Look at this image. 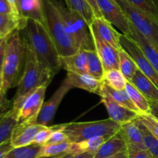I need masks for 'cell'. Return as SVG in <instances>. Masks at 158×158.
Returning <instances> with one entry per match:
<instances>
[{
    "label": "cell",
    "mask_w": 158,
    "mask_h": 158,
    "mask_svg": "<svg viewBox=\"0 0 158 158\" xmlns=\"http://www.w3.org/2000/svg\"><path fill=\"white\" fill-rule=\"evenodd\" d=\"M70 155V154H67V155H65V156H63V157H59V158H67L68 157H69V156Z\"/></svg>",
    "instance_id": "50"
},
{
    "label": "cell",
    "mask_w": 158,
    "mask_h": 158,
    "mask_svg": "<svg viewBox=\"0 0 158 158\" xmlns=\"http://www.w3.org/2000/svg\"><path fill=\"white\" fill-rule=\"evenodd\" d=\"M61 69L67 73L77 74H88L87 54L86 51L80 49L77 53L66 56H60Z\"/></svg>",
    "instance_id": "17"
},
{
    "label": "cell",
    "mask_w": 158,
    "mask_h": 158,
    "mask_svg": "<svg viewBox=\"0 0 158 158\" xmlns=\"http://www.w3.org/2000/svg\"><path fill=\"white\" fill-rule=\"evenodd\" d=\"M7 37H6V38H1L0 37V70H2V69L5 51H6V43H7Z\"/></svg>",
    "instance_id": "42"
},
{
    "label": "cell",
    "mask_w": 158,
    "mask_h": 158,
    "mask_svg": "<svg viewBox=\"0 0 158 158\" xmlns=\"http://www.w3.org/2000/svg\"><path fill=\"white\" fill-rule=\"evenodd\" d=\"M125 1L147 14L158 25V0H125Z\"/></svg>",
    "instance_id": "29"
},
{
    "label": "cell",
    "mask_w": 158,
    "mask_h": 158,
    "mask_svg": "<svg viewBox=\"0 0 158 158\" xmlns=\"http://www.w3.org/2000/svg\"><path fill=\"white\" fill-rule=\"evenodd\" d=\"M44 127L35 123H19L11 137L12 147L16 148L32 144L36 134Z\"/></svg>",
    "instance_id": "14"
},
{
    "label": "cell",
    "mask_w": 158,
    "mask_h": 158,
    "mask_svg": "<svg viewBox=\"0 0 158 158\" xmlns=\"http://www.w3.org/2000/svg\"><path fill=\"white\" fill-rule=\"evenodd\" d=\"M72 143L69 141L58 144L43 145L37 158H59L69 154Z\"/></svg>",
    "instance_id": "27"
},
{
    "label": "cell",
    "mask_w": 158,
    "mask_h": 158,
    "mask_svg": "<svg viewBox=\"0 0 158 158\" xmlns=\"http://www.w3.org/2000/svg\"><path fill=\"white\" fill-rule=\"evenodd\" d=\"M103 87L105 90L106 91L108 94L115 100L116 102L119 103V104L122 105V106H125L127 109L131 110L136 112L137 114H138L139 115H141L140 113V111L137 110V108L136 107L135 105L134 104V103L132 102V100L130 98L129 95H128L127 92L126 91V89H121V90H117V89H114L113 88H111L110 86H108L106 83L103 81Z\"/></svg>",
    "instance_id": "28"
},
{
    "label": "cell",
    "mask_w": 158,
    "mask_h": 158,
    "mask_svg": "<svg viewBox=\"0 0 158 158\" xmlns=\"http://www.w3.org/2000/svg\"><path fill=\"white\" fill-rule=\"evenodd\" d=\"M54 76L47 66L40 63L33 51L27 48L26 64L12 100V107L19 110L28 96L41 86H49Z\"/></svg>",
    "instance_id": "2"
},
{
    "label": "cell",
    "mask_w": 158,
    "mask_h": 158,
    "mask_svg": "<svg viewBox=\"0 0 158 158\" xmlns=\"http://www.w3.org/2000/svg\"><path fill=\"white\" fill-rule=\"evenodd\" d=\"M60 11L68 33L70 35L79 49L96 50L90 27L86 20L77 12L65 7L59 0H52Z\"/></svg>",
    "instance_id": "6"
},
{
    "label": "cell",
    "mask_w": 158,
    "mask_h": 158,
    "mask_svg": "<svg viewBox=\"0 0 158 158\" xmlns=\"http://www.w3.org/2000/svg\"><path fill=\"white\" fill-rule=\"evenodd\" d=\"M13 147H12V143H11V140H8L6 143H4L3 144H2L0 146V158H3L11 150L13 149Z\"/></svg>",
    "instance_id": "43"
},
{
    "label": "cell",
    "mask_w": 158,
    "mask_h": 158,
    "mask_svg": "<svg viewBox=\"0 0 158 158\" xmlns=\"http://www.w3.org/2000/svg\"><path fill=\"white\" fill-rule=\"evenodd\" d=\"M18 2L23 28L28 19L39 22L45 26L43 0H18Z\"/></svg>",
    "instance_id": "15"
},
{
    "label": "cell",
    "mask_w": 158,
    "mask_h": 158,
    "mask_svg": "<svg viewBox=\"0 0 158 158\" xmlns=\"http://www.w3.org/2000/svg\"><path fill=\"white\" fill-rule=\"evenodd\" d=\"M71 89H73V87L68 83L66 78H65L50 99L43 103L40 114L35 122V124L49 127V123H52L53 120L62 100Z\"/></svg>",
    "instance_id": "11"
},
{
    "label": "cell",
    "mask_w": 158,
    "mask_h": 158,
    "mask_svg": "<svg viewBox=\"0 0 158 158\" xmlns=\"http://www.w3.org/2000/svg\"><path fill=\"white\" fill-rule=\"evenodd\" d=\"M151 114L158 120V102H150Z\"/></svg>",
    "instance_id": "45"
},
{
    "label": "cell",
    "mask_w": 158,
    "mask_h": 158,
    "mask_svg": "<svg viewBox=\"0 0 158 158\" xmlns=\"http://www.w3.org/2000/svg\"><path fill=\"white\" fill-rule=\"evenodd\" d=\"M3 89V77H2V72L0 70V90Z\"/></svg>",
    "instance_id": "49"
},
{
    "label": "cell",
    "mask_w": 158,
    "mask_h": 158,
    "mask_svg": "<svg viewBox=\"0 0 158 158\" xmlns=\"http://www.w3.org/2000/svg\"><path fill=\"white\" fill-rule=\"evenodd\" d=\"M87 2H89V4L90 5L91 8H92L93 11L94 12V15H95V17H103L102 16V14L100 12V8H99L98 4H97V0H87Z\"/></svg>",
    "instance_id": "44"
},
{
    "label": "cell",
    "mask_w": 158,
    "mask_h": 158,
    "mask_svg": "<svg viewBox=\"0 0 158 158\" xmlns=\"http://www.w3.org/2000/svg\"><path fill=\"white\" fill-rule=\"evenodd\" d=\"M127 142L120 133L117 132L110 137L102 146L94 153V158H106L115 155L127 148Z\"/></svg>",
    "instance_id": "21"
},
{
    "label": "cell",
    "mask_w": 158,
    "mask_h": 158,
    "mask_svg": "<svg viewBox=\"0 0 158 158\" xmlns=\"http://www.w3.org/2000/svg\"><path fill=\"white\" fill-rule=\"evenodd\" d=\"M100 97H101L102 103L106 106L110 119L114 120V122L123 124L127 122L133 121L140 116L136 112H134L125 106L119 104L106 93L103 86Z\"/></svg>",
    "instance_id": "13"
},
{
    "label": "cell",
    "mask_w": 158,
    "mask_h": 158,
    "mask_svg": "<svg viewBox=\"0 0 158 158\" xmlns=\"http://www.w3.org/2000/svg\"><path fill=\"white\" fill-rule=\"evenodd\" d=\"M125 89L127 92L128 95L134 104L140 111L141 115L151 114L150 102L132 83L127 81L126 86H125Z\"/></svg>",
    "instance_id": "25"
},
{
    "label": "cell",
    "mask_w": 158,
    "mask_h": 158,
    "mask_svg": "<svg viewBox=\"0 0 158 158\" xmlns=\"http://www.w3.org/2000/svg\"><path fill=\"white\" fill-rule=\"evenodd\" d=\"M119 132L126 140L127 145L135 147L139 149L146 150L143 143L142 133L134 120L121 124Z\"/></svg>",
    "instance_id": "22"
},
{
    "label": "cell",
    "mask_w": 158,
    "mask_h": 158,
    "mask_svg": "<svg viewBox=\"0 0 158 158\" xmlns=\"http://www.w3.org/2000/svg\"><path fill=\"white\" fill-rule=\"evenodd\" d=\"M21 29V22L14 15L0 14V37L9 36L15 29Z\"/></svg>",
    "instance_id": "33"
},
{
    "label": "cell",
    "mask_w": 158,
    "mask_h": 158,
    "mask_svg": "<svg viewBox=\"0 0 158 158\" xmlns=\"http://www.w3.org/2000/svg\"><path fill=\"white\" fill-rule=\"evenodd\" d=\"M131 38L137 43L144 55L149 60L153 68L158 74V48L151 41L145 38L134 26L131 23Z\"/></svg>",
    "instance_id": "19"
},
{
    "label": "cell",
    "mask_w": 158,
    "mask_h": 158,
    "mask_svg": "<svg viewBox=\"0 0 158 158\" xmlns=\"http://www.w3.org/2000/svg\"><path fill=\"white\" fill-rule=\"evenodd\" d=\"M130 23L149 41L158 48V25L147 14L125 0H115Z\"/></svg>",
    "instance_id": "7"
},
{
    "label": "cell",
    "mask_w": 158,
    "mask_h": 158,
    "mask_svg": "<svg viewBox=\"0 0 158 158\" xmlns=\"http://www.w3.org/2000/svg\"><path fill=\"white\" fill-rule=\"evenodd\" d=\"M94 153H83L77 155H69L67 158H94Z\"/></svg>",
    "instance_id": "46"
},
{
    "label": "cell",
    "mask_w": 158,
    "mask_h": 158,
    "mask_svg": "<svg viewBox=\"0 0 158 158\" xmlns=\"http://www.w3.org/2000/svg\"><path fill=\"white\" fill-rule=\"evenodd\" d=\"M6 94L3 89L0 90V120L12 108V101L6 99Z\"/></svg>",
    "instance_id": "40"
},
{
    "label": "cell",
    "mask_w": 158,
    "mask_h": 158,
    "mask_svg": "<svg viewBox=\"0 0 158 158\" xmlns=\"http://www.w3.org/2000/svg\"><path fill=\"white\" fill-rule=\"evenodd\" d=\"M0 14H2V15H14V16L17 17V18L20 20V19L19 18L18 15H16L15 12L14 11L13 8L12 7V6H11V4L9 3V2L8 1V0H0ZM20 22H21V20H20Z\"/></svg>",
    "instance_id": "41"
},
{
    "label": "cell",
    "mask_w": 158,
    "mask_h": 158,
    "mask_svg": "<svg viewBox=\"0 0 158 158\" xmlns=\"http://www.w3.org/2000/svg\"><path fill=\"white\" fill-rule=\"evenodd\" d=\"M57 129V125L55 126H51V127H45L43 130L40 131L36 136L35 137L33 140V143L35 144L39 145H44L45 143L47 142L49 138L50 137L51 134Z\"/></svg>",
    "instance_id": "37"
},
{
    "label": "cell",
    "mask_w": 158,
    "mask_h": 158,
    "mask_svg": "<svg viewBox=\"0 0 158 158\" xmlns=\"http://www.w3.org/2000/svg\"><path fill=\"white\" fill-rule=\"evenodd\" d=\"M102 16L123 35L131 36V23L115 0H97Z\"/></svg>",
    "instance_id": "9"
},
{
    "label": "cell",
    "mask_w": 158,
    "mask_h": 158,
    "mask_svg": "<svg viewBox=\"0 0 158 158\" xmlns=\"http://www.w3.org/2000/svg\"><path fill=\"white\" fill-rule=\"evenodd\" d=\"M61 125V130L71 143H79L92 137L106 136L111 137L120 129L121 124L111 119L91 122L69 123Z\"/></svg>",
    "instance_id": "5"
},
{
    "label": "cell",
    "mask_w": 158,
    "mask_h": 158,
    "mask_svg": "<svg viewBox=\"0 0 158 158\" xmlns=\"http://www.w3.org/2000/svg\"><path fill=\"white\" fill-rule=\"evenodd\" d=\"M88 74L97 80L103 81L104 69L96 50L86 51Z\"/></svg>",
    "instance_id": "30"
},
{
    "label": "cell",
    "mask_w": 158,
    "mask_h": 158,
    "mask_svg": "<svg viewBox=\"0 0 158 158\" xmlns=\"http://www.w3.org/2000/svg\"><path fill=\"white\" fill-rule=\"evenodd\" d=\"M43 6L45 26L56 47L60 56L77 53L80 49L68 33L61 14L52 0H43Z\"/></svg>",
    "instance_id": "4"
},
{
    "label": "cell",
    "mask_w": 158,
    "mask_h": 158,
    "mask_svg": "<svg viewBox=\"0 0 158 158\" xmlns=\"http://www.w3.org/2000/svg\"><path fill=\"white\" fill-rule=\"evenodd\" d=\"M26 48L19 29H15L7 37L4 60H3L2 77L3 90L18 86L23 73L26 60Z\"/></svg>",
    "instance_id": "3"
},
{
    "label": "cell",
    "mask_w": 158,
    "mask_h": 158,
    "mask_svg": "<svg viewBox=\"0 0 158 158\" xmlns=\"http://www.w3.org/2000/svg\"><path fill=\"white\" fill-rule=\"evenodd\" d=\"M127 158H153L147 150H141L135 147L127 145Z\"/></svg>",
    "instance_id": "39"
},
{
    "label": "cell",
    "mask_w": 158,
    "mask_h": 158,
    "mask_svg": "<svg viewBox=\"0 0 158 158\" xmlns=\"http://www.w3.org/2000/svg\"><path fill=\"white\" fill-rule=\"evenodd\" d=\"M67 8L80 14L89 26L95 19V15L87 0H65Z\"/></svg>",
    "instance_id": "26"
},
{
    "label": "cell",
    "mask_w": 158,
    "mask_h": 158,
    "mask_svg": "<svg viewBox=\"0 0 158 158\" xmlns=\"http://www.w3.org/2000/svg\"><path fill=\"white\" fill-rule=\"evenodd\" d=\"M103 81L111 88L117 90L124 89L127 80L119 69H110L105 71Z\"/></svg>",
    "instance_id": "34"
},
{
    "label": "cell",
    "mask_w": 158,
    "mask_h": 158,
    "mask_svg": "<svg viewBox=\"0 0 158 158\" xmlns=\"http://www.w3.org/2000/svg\"><path fill=\"white\" fill-rule=\"evenodd\" d=\"M42 145L32 144L13 148L3 158H37Z\"/></svg>",
    "instance_id": "35"
},
{
    "label": "cell",
    "mask_w": 158,
    "mask_h": 158,
    "mask_svg": "<svg viewBox=\"0 0 158 158\" xmlns=\"http://www.w3.org/2000/svg\"><path fill=\"white\" fill-rule=\"evenodd\" d=\"M149 102H158V88L156 85L137 69L133 78L130 81Z\"/></svg>",
    "instance_id": "20"
},
{
    "label": "cell",
    "mask_w": 158,
    "mask_h": 158,
    "mask_svg": "<svg viewBox=\"0 0 158 158\" xmlns=\"http://www.w3.org/2000/svg\"><path fill=\"white\" fill-rule=\"evenodd\" d=\"M137 119L157 137L158 140V120H156L151 114L140 115L137 117Z\"/></svg>",
    "instance_id": "36"
},
{
    "label": "cell",
    "mask_w": 158,
    "mask_h": 158,
    "mask_svg": "<svg viewBox=\"0 0 158 158\" xmlns=\"http://www.w3.org/2000/svg\"><path fill=\"white\" fill-rule=\"evenodd\" d=\"M119 70L124 76L126 80L130 82L138 68L133 59L123 49L119 51Z\"/></svg>",
    "instance_id": "32"
},
{
    "label": "cell",
    "mask_w": 158,
    "mask_h": 158,
    "mask_svg": "<svg viewBox=\"0 0 158 158\" xmlns=\"http://www.w3.org/2000/svg\"><path fill=\"white\" fill-rule=\"evenodd\" d=\"M18 112L12 107L0 120V146L11 140L14 129L19 124Z\"/></svg>",
    "instance_id": "23"
},
{
    "label": "cell",
    "mask_w": 158,
    "mask_h": 158,
    "mask_svg": "<svg viewBox=\"0 0 158 158\" xmlns=\"http://www.w3.org/2000/svg\"><path fill=\"white\" fill-rule=\"evenodd\" d=\"M106 158H127V150L126 148V149L123 150V151H120V152L117 153L115 155L110 156V157H108Z\"/></svg>",
    "instance_id": "48"
},
{
    "label": "cell",
    "mask_w": 158,
    "mask_h": 158,
    "mask_svg": "<svg viewBox=\"0 0 158 158\" xmlns=\"http://www.w3.org/2000/svg\"><path fill=\"white\" fill-rule=\"evenodd\" d=\"M134 120L141 131L146 150L151 154L153 158H158V140L157 137L138 119L136 118Z\"/></svg>",
    "instance_id": "31"
},
{
    "label": "cell",
    "mask_w": 158,
    "mask_h": 158,
    "mask_svg": "<svg viewBox=\"0 0 158 158\" xmlns=\"http://www.w3.org/2000/svg\"><path fill=\"white\" fill-rule=\"evenodd\" d=\"M121 48L133 59L140 69L158 88V74L144 55L140 46L131 37L121 34L120 38Z\"/></svg>",
    "instance_id": "8"
},
{
    "label": "cell",
    "mask_w": 158,
    "mask_h": 158,
    "mask_svg": "<svg viewBox=\"0 0 158 158\" xmlns=\"http://www.w3.org/2000/svg\"><path fill=\"white\" fill-rule=\"evenodd\" d=\"M8 1L9 2V3L11 4V6H12V7L13 8L14 11L15 12V13H16V15H18L19 18L20 19V16H19V2H18V0H8ZM20 20H21V19H20ZM22 23V21H21ZM23 28V24H22V27L21 29ZM20 30V29H19Z\"/></svg>",
    "instance_id": "47"
},
{
    "label": "cell",
    "mask_w": 158,
    "mask_h": 158,
    "mask_svg": "<svg viewBox=\"0 0 158 158\" xmlns=\"http://www.w3.org/2000/svg\"><path fill=\"white\" fill-rule=\"evenodd\" d=\"M90 29L94 37L96 52L103 64L104 71L119 69V51L102 40L91 27Z\"/></svg>",
    "instance_id": "12"
},
{
    "label": "cell",
    "mask_w": 158,
    "mask_h": 158,
    "mask_svg": "<svg viewBox=\"0 0 158 158\" xmlns=\"http://www.w3.org/2000/svg\"><path fill=\"white\" fill-rule=\"evenodd\" d=\"M46 89V86H41L26 97L19 110V123H35L44 103Z\"/></svg>",
    "instance_id": "10"
},
{
    "label": "cell",
    "mask_w": 158,
    "mask_h": 158,
    "mask_svg": "<svg viewBox=\"0 0 158 158\" xmlns=\"http://www.w3.org/2000/svg\"><path fill=\"white\" fill-rule=\"evenodd\" d=\"M26 47L33 51L40 63L47 66L54 75L60 70V55L44 25L28 19L20 29Z\"/></svg>",
    "instance_id": "1"
},
{
    "label": "cell",
    "mask_w": 158,
    "mask_h": 158,
    "mask_svg": "<svg viewBox=\"0 0 158 158\" xmlns=\"http://www.w3.org/2000/svg\"><path fill=\"white\" fill-rule=\"evenodd\" d=\"M109 138V137L106 136H100L83 140L79 143H72L69 154L77 155L83 153H95Z\"/></svg>",
    "instance_id": "24"
},
{
    "label": "cell",
    "mask_w": 158,
    "mask_h": 158,
    "mask_svg": "<svg viewBox=\"0 0 158 158\" xmlns=\"http://www.w3.org/2000/svg\"><path fill=\"white\" fill-rule=\"evenodd\" d=\"M66 80L73 88H80L100 96L103 81L97 80L89 74H77L67 73Z\"/></svg>",
    "instance_id": "18"
},
{
    "label": "cell",
    "mask_w": 158,
    "mask_h": 158,
    "mask_svg": "<svg viewBox=\"0 0 158 158\" xmlns=\"http://www.w3.org/2000/svg\"><path fill=\"white\" fill-rule=\"evenodd\" d=\"M89 27L92 28L102 40L112 46L118 51L121 50L120 38L122 33L117 32L109 22L106 21L103 17H95L94 22Z\"/></svg>",
    "instance_id": "16"
},
{
    "label": "cell",
    "mask_w": 158,
    "mask_h": 158,
    "mask_svg": "<svg viewBox=\"0 0 158 158\" xmlns=\"http://www.w3.org/2000/svg\"><path fill=\"white\" fill-rule=\"evenodd\" d=\"M69 141L67 135L61 130V125H57V129L51 134L50 137L44 145L58 144Z\"/></svg>",
    "instance_id": "38"
}]
</instances>
